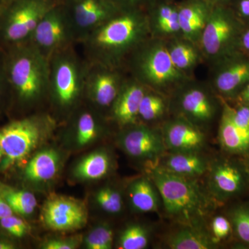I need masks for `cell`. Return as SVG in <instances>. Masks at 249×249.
Segmentation results:
<instances>
[{"label":"cell","mask_w":249,"mask_h":249,"mask_svg":"<svg viewBox=\"0 0 249 249\" xmlns=\"http://www.w3.org/2000/svg\"><path fill=\"white\" fill-rule=\"evenodd\" d=\"M150 31L147 13L122 11L83 40L93 63L111 67L145 42Z\"/></svg>","instance_id":"1"},{"label":"cell","mask_w":249,"mask_h":249,"mask_svg":"<svg viewBox=\"0 0 249 249\" xmlns=\"http://www.w3.org/2000/svg\"><path fill=\"white\" fill-rule=\"evenodd\" d=\"M150 176L167 215L183 225L201 227L211 201L199 184L193 178L170 173L160 166L151 167Z\"/></svg>","instance_id":"2"},{"label":"cell","mask_w":249,"mask_h":249,"mask_svg":"<svg viewBox=\"0 0 249 249\" xmlns=\"http://www.w3.org/2000/svg\"><path fill=\"white\" fill-rule=\"evenodd\" d=\"M131 68L137 81L156 89L183 85L188 78L173 63L167 44L155 39L142 42L134 51Z\"/></svg>","instance_id":"3"},{"label":"cell","mask_w":249,"mask_h":249,"mask_svg":"<svg viewBox=\"0 0 249 249\" xmlns=\"http://www.w3.org/2000/svg\"><path fill=\"white\" fill-rule=\"evenodd\" d=\"M245 26L230 6H213L199 40L201 52L214 64L241 52Z\"/></svg>","instance_id":"4"},{"label":"cell","mask_w":249,"mask_h":249,"mask_svg":"<svg viewBox=\"0 0 249 249\" xmlns=\"http://www.w3.org/2000/svg\"><path fill=\"white\" fill-rule=\"evenodd\" d=\"M49 89L54 104L60 110L71 109L85 90L86 67L68 48L49 58Z\"/></svg>","instance_id":"5"},{"label":"cell","mask_w":249,"mask_h":249,"mask_svg":"<svg viewBox=\"0 0 249 249\" xmlns=\"http://www.w3.org/2000/svg\"><path fill=\"white\" fill-rule=\"evenodd\" d=\"M48 124L43 118L32 117L0 127V170L27 159L44 139Z\"/></svg>","instance_id":"6"},{"label":"cell","mask_w":249,"mask_h":249,"mask_svg":"<svg viewBox=\"0 0 249 249\" xmlns=\"http://www.w3.org/2000/svg\"><path fill=\"white\" fill-rule=\"evenodd\" d=\"M49 58L34 46L18 54L11 62L9 77L24 102L38 101L49 89Z\"/></svg>","instance_id":"7"},{"label":"cell","mask_w":249,"mask_h":249,"mask_svg":"<svg viewBox=\"0 0 249 249\" xmlns=\"http://www.w3.org/2000/svg\"><path fill=\"white\" fill-rule=\"evenodd\" d=\"M76 37L65 7L53 6L44 16L30 38L32 45L47 58L67 48Z\"/></svg>","instance_id":"8"},{"label":"cell","mask_w":249,"mask_h":249,"mask_svg":"<svg viewBox=\"0 0 249 249\" xmlns=\"http://www.w3.org/2000/svg\"><path fill=\"white\" fill-rule=\"evenodd\" d=\"M65 9L76 37L83 39L122 11L110 0H69Z\"/></svg>","instance_id":"9"},{"label":"cell","mask_w":249,"mask_h":249,"mask_svg":"<svg viewBox=\"0 0 249 249\" xmlns=\"http://www.w3.org/2000/svg\"><path fill=\"white\" fill-rule=\"evenodd\" d=\"M44 224L54 231L67 232L86 224L88 212L82 201L61 196H51L42 210Z\"/></svg>","instance_id":"10"},{"label":"cell","mask_w":249,"mask_h":249,"mask_svg":"<svg viewBox=\"0 0 249 249\" xmlns=\"http://www.w3.org/2000/svg\"><path fill=\"white\" fill-rule=\"evenodd\" d=\"M53 6L49 0H22L8 18L5 38L10 42H19L30 37L42 18Z\"/></svg>","instance_id":"11"},{"label":"cell","mask_w":249,"mask_h":249,"mask_svg":"<svg viewBox=\"0 0 249 249\" xmlns=\"http://www.w3.org/2000/svg\"><path fill=\"white\" fill-rule=\"evenodd\" d=\"M215 65L214 89L224 97L237 98L249 82V56L239 52Z\"/></svg>","instance_id":"12"},{"label":"cell","mask_w":249,"mask_h":249,"mask_svg":"<svg viewBox=\"0 0 249 249\" xmlns=\"http://www.w3.org/2000/svg\"><path fill=\"white\" fill-rule=\"evenodd\" d=\"M119 143L132 158L150 161L160 158L166 149L162 134L142 125L125 131L121 134Z\"/></svg>","instance_id":"13"},{"label":"cell","mask_w":249,"mask_h":249,"mask_svg":"<svg viewBox=\"0 0 249 249\" xmlns=\"http://www.w3.org/2000/svg\"><path fill=\"white\" fill-rule=\"evenodd\" d=\"M208 187L211 196L224 201L237 196L247 184V177L241 168L227 160L214 162L209 168Z\"/></svg>","instance_id":"14"},{"label":"cell","mask_w":249,"mask_h":249,"mask_svg":"<svg viewBox=\"0 0 249 249\" xmlns=\"http://www.w3.org/2000/svg\"><path fill=\"white\" fill-rule=\"evenodd\" d=\"M93 64L87 70L85 89L98 107L112 106L121 88L120 78L111 67Z\"/></svg>","instance_id":"15"},{"label":"cell","mask_w":249,"mask_h":249,"mask_svg":"<svg viewBox=\"0 0 249 249\" xmlns=\"http://www.w3.org/2000/svg\"><path fill=\"white\" fill-rule=\"evenodd\" d=\"M162 136L165 147L171 152H199L204 145L200 129L184 118L165 124Z\"/></svg>","instance_id":"16"},{"label":"cell","mask_w":249,"mask_h":249,"mask_svg":"<svg viewBox=\"0 0 249 249\" xmlns=\"http://www.w3.org/2000/svg\"><path fill=\"white\" fill-rule=\"evenodd\" d=\"M178 108L184 119L193 124H205L214 118L216 104L213 98L199 86L186 87L179 94Z\"/></svg>","instance_id":"17"},{"label":"cell","mask_w":249,"mask_h":249,"mask_svg":"<svg viewBox=\"0 0 249 249\" xmlns=\"http://www.w3.org/2000/svg\"><path fill=\"white\" fill-rule=\"evenodd\" d=\"M213 6L206 0H183L178 3L181 35L192 43L199 42Z\"/></svg>","instance_id":"18"},{"label":"cell","mask_w":249,"mask_h":249,"mask_svg":"<svg viewBox=\"0 0 249 249\" xmlns=\"http://www.w3.org/2000/svg\"><path fill=\"white\" fill-rule=\"evenodd\" d=\"M146 90L138 81L129 82L121 85L120 91L112 105L115 120L123 126L137 122L141 102Z\"/></svg>","instance_id":"19"},{"label":"cell","mask_w":249,"mask_h":249,"mask_svg":"<svg viewBox=\"0 0 249 249\" xmlns=\"http://www.w3.org/2000/svg\"><path fill=\"white\" fill-rule=\"evenodd\" d=\"M60 156L54 149H45L35 154L28 161L24 175L27 181L36 184L53 180L58 175Z\"/></svg>","instance_id":"20"},{"label":"cell","mask_w":249,"mask_h":249,"mask_svg":"<svg viewBox=\"0 0 249 249\" xmlns=\"http://www.w3.org/2000/svg\"><path fill=\"white\" fill-rule=\"evenodd\" d=\"M150 30L160 36L181 34L178 22V3L173 0H157L147 11Z\"/></svg>","instance_id":"21"},{"label":"cell","mask_w":249,"mask_h":249,"mask_svg":"<svg viewBox=\"0 0 249 249\" xmlns=\"http://www.w3.org/2000/svg\"><path fill=\"white\" fill-rule=\"evenodd\" d=\"M160 167L185 178H196L209 169L207 160L199 152H171Z\"/></svg>","instance_id":"22"},{"label":"cell","mask_w":249,"mask_h":249,"mask_svg":"<svg viewBox=\"0 0 249 249\" xmlns=\"http://www.w3.org/2000/svg\"><path fill=\"white\" fill-rule=\"evenodd\" d=\"M129 203L134 211L142 213L155 212L159 209L160 195L151 178L142 177L130 183Z\"/></svg>","instance_id":"23"},{"label":"cell","mask_w":249,"mask_h":249,"mask_svg":"<svg viewBox=\"0 0 249 249\" xmlns=\"http://www.w3.org/2000/svg\"><path fill=\"white\" fill-rule=\"evenodd\" d=\"M219 139L223 148L231 153H245L249 150V130L234 124L224 107L219 124Z\"/></svg>","instance_id":"24"},{"label":"cell","mask_w":249,"mask_h":249,"mask_svg":"<svg viewBox=\"0 0 249 249\" xmlns=\"http://www.w3.org/2000/svg\"><path fill=\"white\" fill-rule=\"evenodd\" d=\"M111 158L107 152L96 150L85 156L73 169V175L83 181H96L110 171Z\"/></svg>","instance_id":"25"},{"label":"cell","mask_w":249,"mask_h":249,"mask_svg":"<svg viewBox=\"0 0 249 249\" xmlns=\"http://www.w3.org/2000/svg\"><path fill=\"white\" fill-rule=\"evenodd\" d=\"M172 249H210L214 248L215 242L201 227L185 226L170 233L165 240Z\"/></svg>","instance_id":"26"},{"label":"cell","mask_w":249,"mask_h":249,"mask_svg":"<svg viewBox=\"0 0 249 249\" xmlns=\"http://www.w3.org/2000/svg\"><path fill=\"white\" fill-rule=\"evenodd\" d=\"M101 125L98 118L89 110L81 111L73 124V139L77 147H84L99 137Z\"/></svg>","instance_id":"27"},{"label":"cell","mask_w":249,"mask_h":249,"mask_svg":"<svg viewBox=\"0 0 249 249\" xmlns=\"http://www.w3.org/2000/svg\"><path fill=\"white\" fill-rule=\"evenodd\" d=\"M0 196L9 204L13 212L20 215H30L37 206L36 196L31 192L16 189L1 182Z\"/></svg>","instance_id":"28"},{"label":"cell","mask_w":249,"mask_h":249,"mask_svg":"<svg viewBox=\"0 0 249 249\" xmlns=\"http://www.w3.org/2000/svg\"><path fill=\"white\" fill-rule=\"evenodd\" d=\"M167 45L173 63L181 71L186 73L199 61V52L190 41L178 39Z\"/></svg>","instance_id":"29"},{"label":"cell","mask_w":249,"mask_h":249,"mask_svg":"<svg viewBox=\"0 0 249 249\" xmlns=\"http://www.w3.org/2000/svg\"><path fill=\"white\" fill-rule=\"evenodd\" d=\"M149 242V232L143 226L139 224L127 226L121 232L119 239V249H143Z\"/></svg>","instance_id":"30"},{"label":"cell","mask_w":249,"mask_h":249,"mask_svg":"<svg viewBox=\"0 0 249 249\" xmlns=\"http://www.w3.org/2000/svg\"><path fill=\"white\" fill-rule=\"evenodd\" d=\"M165 109V101L160 95L146 92L139 106V117L145 121L157 120L163 115Z\"/></svg>","instance_id":"31"},{"label":"cell","mask_w":249,"mask_h":249,"mask_svg":"<svg viewBox=\"0 0 249 249\" xmlns=\"http://www.w3.org/2000/svg\"><path fill=\"white\" fill-rule=\"evenodd\" d=\"M96 200L101 209L111 214L120 213L124 208L122 196L111 187H104L98 191Z\"/></svg>","instance_id":"32"},{"label":"cell","mask_w":249,"mask_h":249,"mask_svg":"<svg viewBox=\"0 0 249 249\" xmlns=\"http://www.w3.org/2000/svg\"><path fill=\"white\" fill-rule=\"evenodd\" d=\"M114 242V231L107 224L97 226L85 237V245L88 249H110Z\"/></svg>","instance_id":"33"},{"label":"cell","mask_w":249,"mask_h":249,"mask_svg":"<svg viewBox=\"0 0 249 249\" xmlns=\"http://www.w3.org/2000/svg\"><path fill=\"white\" fill-rule=\"evenodd\" d=\"M231 220L239 239L249 245V206H240L232 210Z\"/></svg>","instance_id":"34"},{"label":"cell","mask_w":249,"mask_h":249,"mask_svg":"<svg viewBox=\"0 0 249 249\" xmlns=\"http://www.w3.org/2000/svg\"><path fill=\"white\" fill-rule=\"evenodd\" d=\"M0 226L5 231L16 237H24L29 231L27 222L14 214L0 219Z\"/></svg>","instance_id":"35"},{"label":"cell","mask_w":249,"mask_h":249,"mask_svg":"<svg viewBox=\"0 0 249 249\" xmlns=\"http://www.w3.org/2000/svg\"><path fill=\"white\" fill-rule=\"evenodd\" d=\"M224 107L227 109L228 114L234 124L242 128L249 130V106L240 103L235 107H231L227 103Z\"/></svg>","instance_id":"36"},{"label":"cell","mask_w":249,"mask_h":249,"mask_svg":"<svg viewBox=\"0 0 249 249\" xmlns=\"http://www.w3.org/2000/svg\"><path fill=\"white\" fill-rule=\"evenodd\" d=\"M231 223L224 216H216L211 223L213 240H222L227 238L231 232Z\"/></svg>","instance_id":"37"},{"label":"cell","mask_w":249,"mask_h":249,"mask_svg":"<svg viewBox=\"0 0 249 249\" xmlns=\"http://www.w3.org/2000/svg\"><path fill=\"white\" fill-rule=\"evenodd\" d=\"M122 11H139L147 13L157 0H110Z\"/></svg>","instance_id":"38"},{"label":"cell","mask_w":249,"mask_h":249,"mask_svg":"<svg viewBox=\"0 0 249 249\" xmlns=\"http://www.w3.org/2000/svg\"><path fill=\"white\" fill-rule=\"evenodd\" d=\"M79 240L77 237L51 239L42 245L44 249H74L78 247Z\"/></svg>","instance_id":"39"},{"label":"cell","mask_w":249,"mask_h":249,"mask_svg":"<svg viewBox=\"0 0 249 249\" xmlns=\"http://www.w3.org/2000/svg\"><path fill=\"white\" fill-rule=\"evenodd\" d=\"M229 6L245 23H249V0H232Z\"/></svg>","instance_id":"40"},{"label":"cell","mask_w":249,"mask_h":249,"mask_svg":"<svg viewBox=\"0 0 249 249\" xmlns=\"http://www.w3.org/2000/svg\"><path fill=\"white\" fill-rule=\"evenodd\" d=\"M240 47L241 52L249 56V23H245L241 34Z\"/></svg>","instance_id":"41"},{"label":"cell","mask_w":249,"mask_h":249,"mask_svg":"<svg viewBox=\"0 0 249 249\" xmlns=\"http://www.w3.org/2000/svg\"><path fill=\"white\" fill-rule=\"evenodd\" d=\"M12 214H14L12 209H11L6 201L3 199L2 196H0V219L8 217Z\"/></svg>","instance_id":"42"},{"label":"cell","mask_w":249,"mask_h":249,"mask_svg":"<svg viewBox=\"0 0 249 249\" xmlns=\"http://www.w3.org/2000/svg\"><path fill=\"white\" fill-rule=\"evenodd\" d=\"M237 98L239 100L240 103H245V104L249 106V82L248 84L246 85L245 88L241 91L240 94L237 96Z\"/></svg>","instance_id":"43"},{"label":"cell","mask_w":249,"mask_h":249,"mask_svg":"<svg viewBox=\"0 0 249 249\" xmlns=\"http://www.w3.org/2000/svg\"><path fill=\"white\" fill-rule=\"evenodd\" d=\"M212 6H219V5H225L229 6L232 0H206Z\"/></svg>","instance_id":"44"},{"label":"cell","mask_w":249,"mask_h":249,"mask_svg":"<svg viewBox=\"0 0 249 249\" xmlns=\"http://www.w3.org/2000/svg\"><path fill=\"white\" fill-rule=\"evenodd\" d=\"M16 246L8 240H0V249H14Z\"/></svg>","instance_id":"45"},{"label":"cell","mask_w":249,"mask_h":249,"mask_svg":"<svg viewBox=\"0 0 249 249\" xmlns=\"http://www.w3.org/2000/svg\"><path fill=\"white\" fill-rule=\"evenodd\" d=\"M0 91H1V83H0Z\"/></svg>","instance_id":"46"}]
</instances>
